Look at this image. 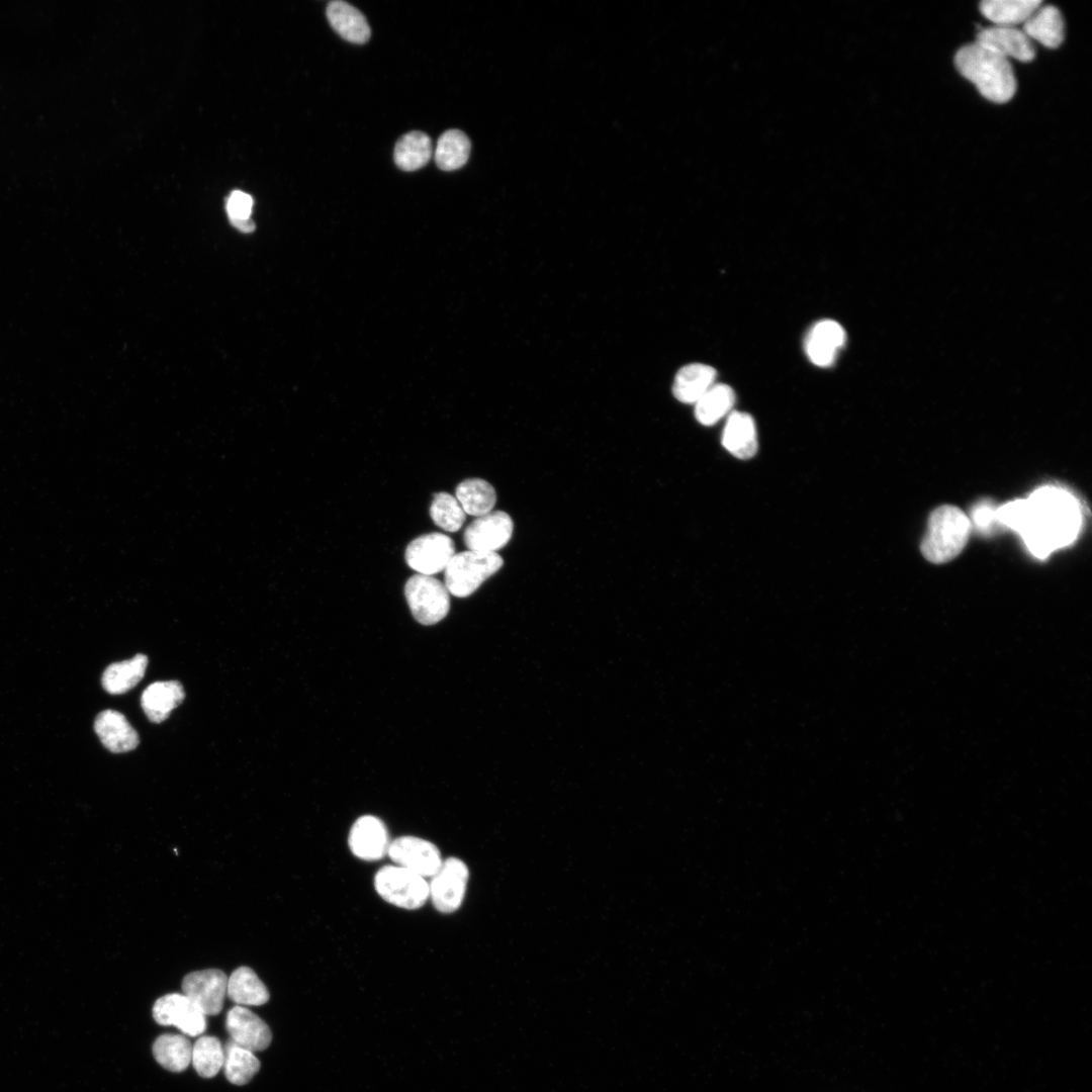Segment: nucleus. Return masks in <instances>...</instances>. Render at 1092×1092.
Wrapping results in <instances>:
<instances>
[{"mask_svg": "<svg viewBox=\"0 0 1092 1092\" xmlns=\"http://www.w3.org/2000/svg\"><path fill=\"white\" fill-rule=\"evenodd\" d=\"M999 524L1017 532L1033 556L1044 559L1073 543L1081 529L1079 503L1067 490L1042 486L1027 498L996 509Z\"/></svg>", "mask_w": 1092, "mask_h": 1092, "instance_id": "obj_1", "label": "nucleus"}, {"mask_svg": "<svg viewBox=\"0 0 1092 1092\" xmlns=\"http://www.w3.org/2000/svg\"><path fill=\"white\" fill-rule=\"evenodd\" d=\"M954 63L986 99L1005 103L1014 96L1016 79L1008 59L975 41L957 52Z\"/></svg>", "mask_w": 1092, "mask_h": 1092, "instance_id": "obj_2", "label": "nucleus"}, {"mask_svg": "<svg viewBox=\"0 0 1092 1092\" xmlns=\"http://www.w3.org/2000/svg\"><path fill=\"white\" fill-rule=\"evenodd\" d=\"M971 521L959 508L944 505L935 509L927 523L921 552L930 562L945 563L957 557L971 532Z\"/></svg>", "mask_w": 1092, "mask_h": 1092, "instance_id": "obj_3", "label": "nucleus"}, {"mask_svg": "<svg viewBox=\"0 0 1092 1092\" xmlns=\"http://www.w3.org/2000/svg\"><path fill=\"white\" fill-rule=\"evenodd\" d=\"M503 564L504 560L496 552L467 550L454 554L444 569V584L453 596L468 597Z\"/></svg>", "mask_w": 1092, "mask_h": 1092, "instance_id": "obj_4", "label": "nucleus"}, {"mask_svg": "<svg viewBox=\"0 0 1092 1092\" xmlns=\"http://www.w3.org/2000/svg\"><path fill=\"white\" fill-rule=\"evenodd\" d=\"M374 888L384 901L406 910L419 909L429 899L427 880L396 864L384 866L377 871Z\"/></svg>", "mask_w": 1092, "mask_h": 1092, "instance_id": "obj_5", "label": "nucleus"}, {"mask_svg": "<svg viewBox=\"0 0 1092 1092\" xmlns=\"http://www.w3.org/2000/svg\"><path fill=\"white\" fill-rule=\"evenodd\" d=\"M404 596L415 619L433 625L446 617L450 608L449 592L432 575L415 574L404 585Z\"/></svg>", "mask_w": 1092, "mask_h": 1092, "instance_id": "obj_6", "label": "nucleus"}, {"mask_svg": "<svg viewBox=\"0 0 1092 1092\" xmlns=\"http://www.w3.org/2000/svg\"><path fill=\"white\" fill-rule=\"evenodd\" d=\"M469 871L465 862L457 857L443 860L438 872L431 877L429 898L441 913H453L462 904Z\"/></svg>", "mask_w": 1092, "mask_h": 1092, "instance_id": "obj_7", "label": "nucleus"}, {"mask_svg": "<svg viewBox=\"0 0 1092 1092\" xmlns=\"http://www.w3.org/2000/svg\"><path fill=\"white\" fill-rule=\"evenodd\" d=\"M387 855L399 867L422 877H433L443 859L439 848L429 840L417 836H400L390 842Z\"/></svg>", "mask_w": 1092, "mask_h": 1092, "instance_id": "obj_8", "label": "nucleus"}, {"mask_svg": "<svg viewBox=\"0 0 1092 1092\" xmlns=\"http://www.w3.org/2000/svg\"><path fill=\"white\" fill-rule=\"evenodd\" d=\"M454 554L453 540L435 532L414 539L405 549V561L418 573L433 575L444 570Z\"/></svg>", "mask_w": 1092, "mask_h": 1092, "instance_id": "obj_9", "label": "nucleus"}, {"mask_svg": "<svg viewBox=\"0 0 1092 1092\" xmlns=\"http://www.w3.org/2000/svg\"><path fill=\"white\" fill-rule=\"evenodd\" d=\"M514 522L503 511L476 517L465 529L463 539L468 550L493 553L505 547L512 538Z\"/></svg>", "mask_w": 1092, "mask_h": 1092, "instance_id": "obj_10", "label": "nucleus"}, {"mask_svg": "<svg viewBox=\"0 0 1092 1092\" xmlns=\"http://www.w3.org/2000/svg\"><path fill=\"white\" fill-rule=\"evenodd\" d=\"M228 977L218 969L187 974L182 981L183 994L205 1015L218 1014L226 995Z\"/></svg>", "mask_w": 1092, "mask_h": 1092, "instance_id": "obj_11", "label": "nucleus"}, {"mask_svg": "<svg viewBox=\"0 0 1092 1092\" xmlns=\"http://www.w3.org/2000/svg\"><path fill=\"white\" fill-rule=\"evenodd\" d=\"M153 1016L157 1023L175 1025L190 1036L199 1035L206 1028V1015L184 994L160 997L154 1004Z\"/></svg>", "mask_w": 1092, "mask_h": 1092, "instance_id": "obj_12", "label": "nucleus"}, {"mask_svg": "<svg viewBox=\"0 0 1092 1092\" xmlns=\"http://www.w3.org/2000/svg\"><path fill=\"white\" fill-rule=\"evenodd\" d=\"M390 842L386 825L372 815L359 817L353 823L348 837L352 853L366 861H375L387 855Z\"/></svg>", "mask_w": 1092, "mask_h": 1092, "instance_id": "obj_13", "label": "nucleus"}, {"mask_svg": "<svg viewBox=\"0 0 1092 1092\" xmlns=\"http://www.w3.org/2000/svg\"><path fill=\"white\" fill-rule=\"evenodd\" d=\"M225 1026L231 1040L251 1052L267 1049L272 1033L267 1023L250 1009L237 1005L230 1009Z\"/></svg>", "mask_w": 1092, "mask_h": 1092, "instance_id": "obj_14", "label": "nucleus"}, {"mask_svg": "<svg viewBox=\"0 0 1092 1092\" xmlns=\"http://www.w3.org/2000/svg\"><path fill=\"white\" fill-rule=\"evenodd\" d=\"M976 42L1008 59L1030 62L1035 50L1032 40L1016 27L992 26L979 30Z\"/></svg>", "mask_w": 1092, "mask_h": 1092, "instance_id": "obj_15", "label": "nucleus"}, {"mask_svg": "<svg viewBox=\"0 0 1092 1092\" xmlns=\"http://www.w3.org/2000/svg\"><path fill=\"white\" fill-rule=\"evenodd\" d=\"M846 341V334L840 324L833 320L816 323L805 339V351L812 363L820 367L833 364L838 351Z\"/></svg>", "mask_w": 1092, "mask_h": 1092, "instance_id": "obj_16", "label": "nucleus"}, {"mask_svg": "<svg viewBox=\"0 0 1092 1092\" xmlns=\"http://www.w3.org/2000/svg\"><path fill=\"white\" fill-rule=\"evenodd\" d=\"M94 729L102 744L111 752H127L139 744L136 731L120 712H100L95 719Z\"/></svg>", "mask_w": 1092, "mask_h": 1092, "instance_id": "obj_17", "label": "nucleus"}, {"mask_svg": "<svg viewBox=\"0 0 1092 1092\" xmlns=\"http://www.w3.org/2000/svg\"><path fill=\"white\" fill-rule=\"evenodd\" d=\"M722 445L738 459L754 456L757 451V434L752 417L742 412L731 413L724 427Z\"/></svg>", "mask_w": 1092, "mask_h": 1092, "instance_id": "obj_18", "label": "nucleus"}, {"mask_svg": "<svg viewBox=\"0 0 1092 1092\" xmlns=\"http://www.w3.org/2000/svg\"><path fill=\"white\" fill-rule=\"evenodd\" d=\"M184 697L185 693L179 681H156L143 692L141 705L150 721L160 723L168 718Z\"/></svg>", "mask_w": 1092, "mask_h": 1092, "instance_id": "obj_19", "label": "nucleus"}, {"mask_svg": "<svg viewBox=\"0 0 1092 1092\" xmlns=\"http://www.w3.org/2000/svg\"><path fill=\"white\" fill-rule=\"evenodd\" d=\"M1022 31L1040 44L1056 49L1064 40V20L1053 5L1039 6L1024 22Z\"/></svg>", "mask_w": 1092, "mask_h": 1092, "instance_id": "obj_20", "label": "nucleus"}, {"mask_svg": "<svg viewBox=\"0 0 1092 1092\" xmlns=\"http://www.w3.org/2000/svg\"><path fill=\"white\" fill-rule=\"evenodd\" d=\"M717 372L709 365L693 363L681 367L672 384L674 397L684 403H696L715 384Z\"/></svg>", "mask_w": 1092, "mask_h": 1092, "instance_id": "obj_21", "label": "nucleus"}, {"mask_svg": "<svg viewBox=\"0 0 1092 1092\" xmlns=\"http://www.w3.org/2000/svg\"><path fill=\"white\" fill-rule=\"evenodd\" d=\"M327 17L331 26L350 42L361 44L370 37L371 30L365 16L345 1L330 2Z\"/></svg>", "mask_w": 1092, "mask_h": 1092, "instance_id": "obj_22", "label": "nucleus"}, {"mask_svg": "<svg viewBox=\"0 0 1092 1092\" xmlns=\"http://www.w3.org/2000/svg\"><path fill=\"white\" fill-rule=\"evenodd\" d=\"M226 995L241 1006H259L269 1000V992L264 983L246 966L236 969L228 978Z\"/></svg>", "mask_w": 1092, "mask_h": 1092, "instance_id": "obj_23", "label": "nucleus"}, {"mask_svg": "<svg viewBox=\"0 0 1092 1092\" xmlns=\"http://www.w3.org/2000/svg\"><path fill=\"white\" fill-rule=\"evenodd\" d=\"M147 665L148 657L145 654H136L131 659L110 664L101 678L104 690L111 695L126 693L144 677Z\"/></svg>", "mask_w": 1092, "mask_h": 1092, "instance_id": "obj_24", "label": "nucleus"}, {"mask_svg": "<svg viewBox=\"0 0 1092 1092\" xmlns=\"http://www.w3.org/2000/svg\"><path fill=\"white\" fill-rule=\"evenodd\" d=\"M1040 5L1039 0H985L982 14L997 26L1014 27L1023 23Z\"/></svg>", "mask_w": 1092, "mask_h": 1092, "instance_id": "obj_25", "label": "nucleus"}, {"mask_svg": "<svg viewBox=\"0 0 1092 1092\" xmlns=\"http://www.w3.org/2000/svg\"><path fill=\"white\" fill-rule=\"evenodd\" d=\"M432 156V142L429 135L414 130L402 135L395 144L393 159L395 165L403 171H416L424 167Z\"/></svg>", "mask_w": 1092, "mask_h": 1092, "instance_id": "obj_26", "label": "nucleus"}, {"mask_svg": "<svg viewBox=\"0 0 1092 1092\" xmlns=\"http://www.w3.org/2000/svg\"><path fill=\"white\" fill-rule=\"evenodd\" d=\"M456 498L465 514L480 517L490 513L496 502L493 486L481 478H469L459 483Z\"/></svg>", "mask_w": 1092, "mask_h": 1092, "instance_id": "obj_27", "label": "nucleus"}, {"mask_svg": "<svg viewBox=\"0 0 1092 1092\" xmlns=\"http://www.w3.org/2000/svg\"><path fill=\"white\" fill-rule=\"evenodd\" d=\"M153 1055L165 1069L171 1072H182L191 1062L192 1045L182 1034L165 1033L155 1040Z\"/></svg>", "mask_w": 1092, "mask_h": 1092, "instance_id": "obj_28", "label": "nucleus"}, {"mask_svg": "<svg viewBox=\"0 0 1092 1092\" xmlns=\"http://www.w3.org/2000/svg\"><path fill=\"white\" fill-rule=\"evenodd\" d=\"M735 403L733 389L723 383H715L695 403V417L704 426H711L726 416Z\"/></svg>", "mask_w": 1092, "mask_h": 1092, "instance_id": "obj_29", "label": "nucleus"}, {"mask_svg": "<svg viewBox=\"0 0 1092 1092\" xmlns=\"http://www.w3.org/2000/svg\"><path fill=\"white\" fill-rule=\"evenodd\" d=\"M470 141L459 129H448L441 134L435 150L436 165L444 171L463 167L470 154Z\"/></svg>", "mask_w": 1092, "mask_h": 1092, "instance_id": "obj_30", "label": "nucleus"}, {"mask_svg": "<svg viewBox=\"0 0 1092 1092\" xmlns=\"http://www.w3.org/2000/svg\"><path fill=\"white\" fill-rule=\"evenodd\" d=\"M223 1070L226 1079L235 1085L247 1084L260 1069V1062L253 1052L233 1040L224 1046Z\"/></svg>", "mask_w": 1092, "mask_h": 1092, "instance_id": "obj_31", "label": "nucleus"}, {"mask_svg": "<svg viewBox=\"0 0 1092 1092\" xmlns=\"http://www.w3.org/2000/svg\"><path fill=\"white\" fill-rule=\"evenodd\" d=\"M224 1050L215 1036L203 1035L192 1046L191 1062L197 1074L203 1078H212L222 1068Z\"/></svg>", "mask_w": 1092, "mask_h": 1092, "instance_id": "obj_32", "label": "nucleus"}, {"mask_svg": "<svg viewBox=\"0 0 1092 1092\" xmlns=\"http://www.w3.org/2000/svg\"><path fill=\"white\" fill-rule=\"evenodd\" d=\"M430 515L441 529L456 532L462 527L466 514L455 496L448 492H439L434 494Z\"/></svg>", "mask_w": 1092, "mask_h": 1092, "instance_id": "obj_33", "label": "nucleus"}, {"mask_svg": "<svg viewBox=\"0 0 1092 1092\" xmlns=\"http://www.w3.org/2000/svg\"><path fill=\"white\" fill-rule=\"evenodd\" d=\"M252 207V197L243 191L232 192L226 201L230 218L250 217Z\"/></svg>", "mask_w": 1092, "mask_h": 1092, "instance_id": "obj_34", "label": "nucleus"}, {"mask_svg": "<svg viewBox=\"0 0 1092 1092\" xmlns=\"http://www.w3.org/2000/svg\"><path fill=\"white\" fill-rule=\"evenodd\" d=\"M972 519L976 527L984 532H989L996 524V509L988 502L979 503L972 512Z\"/></svg>", "mask_w": 1092, "mask_h": 1092, "instance_id": "obj_35", "label": "nucleus"}, {"mask_svg": "<svg viewBox=\"0 0 1092 1092\" xmlns=\"http://www.w3.org/2000/svg\"><path fill=\"white\" fill-rule=\"evenodd\" d=\"M232 224L243 233H251L255 230V223L250 217L230 218Z\"/></svg>", "mask_w": 1092, "mask_h": 1092, "instance_id": "obj_36", "label": "nucleus"}]
</instances>
